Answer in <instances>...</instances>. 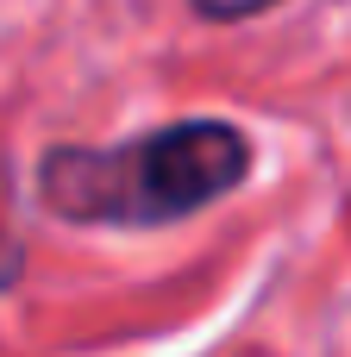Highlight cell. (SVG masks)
<instances>
[{"mask_svg": "<svg viewBox=\"0 0 351 357\" xmlns=\"http://www.w3.org/2000/svg\"><path fill=\"white\" fill-rule=\"evenodd\" d=\"M19 270H25V251H19V238L0 226V289H13V282H19Z\"/></svg>", "mask_w": 351, "mask_h": 357, "instance_id": "3957f363", "label": "cell"}, {"mask_svg": "<svg viewBox=\"0 0 351 357\" xmlns=\"http://www.w3.org/2000/svg\"><path fill=\"white\" fill-rule=\"evenodd\" d=\"M251 157L232 119H170L119 144H50L38 157V201L69 226L151 232L232 195Z\"/></svg>", "mask_w": 351, "mask_h": 357, "instance_id": "6da1fadb", "label": "cell"}, {"mask_svg": "<svg viewBox=\"0 0 351 357\" xmlns=\"http://www.w3.org/2000/svg\"><path fill=\"white\" fill-rule=\"evenodd\" d=\"M201 19H214V25H239V19H251V13H270V6H283V0H188Z\"/></svg>", "mask_w": 351, "mask_h": 357, "instance_id": "7a4b0ae2", "label": "cell"}]
</instances>
